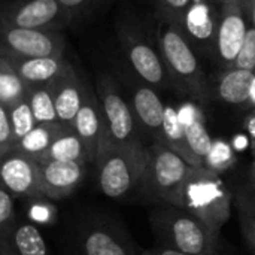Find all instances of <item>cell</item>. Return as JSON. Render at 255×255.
I'll return each mask as SVG.
<instances>
[{"label": "cell", "instance_id": "obj_1", "mask_svg": "<svg viewBox=\"0 0 255 255\" xmlns=\"http://www.w3.org/2000/svg\"><path fill=\"white\" fill-rule=\"evenodd\" d=\"M149 223L160 248L187 255H217L218 236L181 206L155 203Z\"/></svg>", "mask_w": 255, "mask_h": 255}, {"label": "cell", "instance_id": "obj_2", "mask_svg": "<svg viewBox=\"0 0 255 255\" xmlns=\"http://www.w3.org/2000/svg\"><path fill=\"white\" fill-rule=\"evenodd\" d=\"M191 167L161 140L146 145L137 196L152 205L172 203L179 206L181 190Z\"/></svg>", "mask_w": 255, "mask_h": 255}, {"label": "cell", "instance_id": "obj_3", "mask_svg": "<svg viewBox=\"0 0 255 255\" xmlns=\"http://www.w3.org/2000/svg\"><path fill=\"white\" fill-rule=\"evenodd\" d=\"M233 194L223 178L205 167H191L181 190L179 206L197 217L215 236L232 217Z\"/></svg>", "mask_w": 255, "mask_h": 255}, {"label": "cell", "instance_id": "obj_4", "mask_svg": "<svg viewBox=\"0 0 255 255\" xmlns=\"http://www.w3.org/2000/svg\"><path fill=\"white\" fill-rule=\"evenodd\" d=\"M97 179L102 193L115 200L137 194L143 166V152L120 148L108 140L96 160Z\"/></svg>", "mask_w": 255, "mask_h": 255}, {"label": "cell", "instance_id": "obj_5", "mask_svg": "<svg viewBox=\"0 0 255 255\" xmlns=\"http://www.w3.org/2000/svg\"><path fill=\"white\" fill-rule=\"evenodd\" d=\"M96 93L100 100L111 142L120 148L143 152L146 145L143 143L131 106L121 96L117 84L109 75L99 76Z\"/></svg>", "mask_w": 255, "mask_h": 255}, {"label": "cell", "instance_id": "obj_6", "mask_svg": "<svg viewBox=\"0 0 255 255\" xmlns=\"http://www.w3.org/2000/svg\"><path fill=\"white\" fill-rule=\"evenodd\" d=\"M161 52L172 78L182 90L200 103L208 102L209 90L199 60L187 39L176 28L169 27L161 33Z\"/></svg>", "mask_w": 255, "mask_h": 255}, {"label": "cell", "instance_id": "obj_7", "mask_svg": "<svg viewBox=\"0 0 255 255\" xmlns=\"http://www.w3.org/2000/svg\"><path fill=\"white\" fill-rule=\"evenodd\" d=\"M70 24L57 0H0V25L64 30Z\"/></svg>", "mask_w": 255, "mask_h": 255}, {"label": "cell", "instance_id": "obj_8", "mask_svg": "<svg viewBox=\"0 0 255 255\" xmlns=\"http://www.w3.org/2000/svg\"><path fill=\"white\" fill-rule=\"evenodd\" d=\"M66 49L63 30L0 25V51L19 58L61 55Z\"/></svg>", "mask_w": 255, "mask_h": 255}, {"label": "cell", "instance_id": "obj_9", "mask_svg": "<svg viewBox=\"0 0 255 255\" xmlns=\"http://www.w3.org/2000/svg\"><path fill=\"white\" fill-rule=\"evenodd\" d=\"M0 185L12 197L45 199L39 163L13 149L0 157Z\"/></svg>", "mask_w": 255, "mask_h": 255}, {"label": "cell", "instance_id": "obj_10", "mask_svg": "<svg viewBox=\"0 0 255 255\" xmlns=\"http://www.w3.org/2000/svg\"><path fill=\"white\" fill-rule=\"evenodd\" d=\"M72 127L82 139L87 148L90 164H96L102 146L111 139L108 134V127L100 106V100L97 97V93L88 82H85L84 100Z\"/></svg>", "mask_w": 255, "mask_h": 255}, {"label": "cell", "instance_id": "obj_11", "mask_svg": "<svg viewBox=\"0 0 255 255\" xmlns=\"http://www.w3.org/2000/svg\"><path fill=\"white\" fill-rule=\"evenodd\" d=\"M120 40L133 72L149 85L164 87L167 79L166 67L157 52L148 43L137 39L127 27L120 28Z\"/></svg>", "mask_w": 255, "mask_h": 255}, {"label": "cell", "instance_id": "obj_12", "mask_svg": "<svg viewBox=\"0 0 255 255\" xmlns=\"http://www.w3.org/2000/svg\"><path fill=\"white\" fill-rule=\"evenodd\" d=\"M87 166L79 161L39 163L40 187L45 199L61 200L69 197L84 182Z\"/></svg>", "mask_w": 255, "mask_h": 255}, {"label": "cell", "instance_id": "obj_13", "mask_svg": "<svg viewBox=\"0 0 255 255\" xmlns=\"http://www.w3.org/2000/svg\"><path fill=\"white\" fill-rule=\"evenodd\" d=\"M247 30V21L242 13V0H221L217 48L224 61L235 63L244 45Z\"/></svg>", "mask_w": 255, "mask_h": 255}, {"label": "cell", "instance_id": "obj_14", "mask_svg": "<svg viewBox=\"0 0 255 255\" xmlns=\"http://www.w3.org/2000/svg\"><path fill=\"white\" fill-rule=\"evenodd\" d=\"M49 88L60 124L72 127L84 100L85 81L79 76L75 66L69 63L64 72L49 84Z\"/></svg>", "mask_w": 255, "mask_h": 255}, {"label": "cell", "instance_id": "obj_15", "mask_svg": "<svg viewBox=\"0 0 255 255\" xmlns=\"http://www.w3.org/2000/svg\"><path fill=\"white\" fill-rule=\"evenodd\" d=\"M130 106L134 114L140 134L149 137V143L161 140V127L166 106L163 105L158 94L151 87L140 85L133 90Z\"/></svg>", "mask_w": 255, "mask_h": 255}, {"label": "cell", "instance_id": "obj_16", "mask_svg": "<svg viewBox=\"0 0 255 255\" xmlns=\"http://www.w3.org/2000/svg\"><path fill=\"white\" fill-rule=\"evenodd\" d=\"M7 57L10 58V63L15 67L18 76L27 87L49 85L64 72V69L70 63V60L64 54L34 58H19L10 55Z\"/></svg>", "mask_w": 255, "mask_h": 255}, {"label": "cell", "instance_id": "obj_17", "mask_svg": "<svg viewBox=\"0 0 255 255\" xmlns=\"http://www.w3.org/2000/svg\"><path fill=\"white\" fill-rule=\"evenodd\" d=\"M179 120L184 126L185 130V137L188 142V146L196 157L197 163L200 167H203V160L209 154L214 139L211 137L206 126L203 115L200 114L199 108L194 105H182V108L178 111Z\"/></svg>", "mask_w": 255, "mask_h": 255}, {"label": "cell", "instance_id": "obj_18", "mask_svg": "<svg viewBox=\"0 0 255 255\" xmlns=\"http://www.w3.org/2000/svg\"><path fill=\"white\" fill-rule=\"evenodd\" d=\"M81 251L84 255H134L124 236L105 227L87 230L81 238Z\"/></svg>", "mask_w": 255, "mask_h": 255}, {"label": "cell", "instance_id": "obj_19", "mask_svg": "<svg viewBox=\"0 0 255 255\" xmlns=\"http://www.w3.org/2000/svg\"><path fill=\"white\" fill-rule=\"evenodd\" d=\"M46 161H79L90 164L87 148L73 127L64 126L39 163Z\"/></svg>", "mask_w": 255, "mask_h": 255}, {"label": "cell", "instance_id": "obj_20", "mask_svg": "<svg viewBox=\"0 0 255 255\" xmlns=\"http://www.w3.org/2000/svg\"><path fill=\"white\" fill-rule=\"evenodd\" d=\"M255 72L232 69L223 75L217 85V97L229 105L251 103V87Z\"/></svg>", "mask_w": 255, "mask_h": 255}, {"label": "cell", "instance_id": "obj_21", "mask_svg": "<svg viewBox=\"0 0 255 255\" xmlns=\"http://www.w3.org/2000/svg\"><path fill=\"white\" fill-rule=\"evenodd\" d=\"M161 142L167 148H170L173 152L181 155L190 166L200 167L188 146V142L185 137V130H184V126L178 115V109H175L173 106H166V109H164V120H163V127H161Z\"/></svg>", "mask_w": 255, "mask_h": 255}, {"label": "cell", "instance_id": "obj_22", "mask_svg": "<svg viewBox=\"0 0 255 255\" xmlns=\"http://www.w3.org/2000/svg\"><path fill=\"white\" fill-rule=\"evenodd\" d=\"M63 127L64 126L60 123L58 124H37L31 131H28L22 139H19L12 146V149L39 163Z\"/></svg>", "mask_w": 255, "mask_h": 255}, {"label": "cell", "instance_id": "obj_23", "mask_svg": "<svg viewBox=\"0 0 255 255\" xmlns=\"http://www.w3.org/2000/svg\"><path fill=\"white\" fill-rule=\"evenodd\" d=\"M7 255H51L46 241L36 226L18 223L10 238Z\"/></svg>", "mask_w": 255, "mask_h": 255}, {"label": "cell", "instance_id": "obj_24", "mask_svg": "<svg viewBox=\"0 0 255 255\" xmlns=\"http://www.w3.org/2000/svg\"><path fill=\"white\" fill-rule=\"evenodd\" d=\"M185 28L200 43L211 42L215 36V19L212 9L205 1H194L185 12Z\"/></svg>", "mask_w": 255, "mask_h": 255}, {"label": "cell", "instance_id": "obj_25", "mask_svg": "<svg viewBox=\"0 0 255 255\" xmlns=\"http://www.w3.org/2000/svg\"><path fill=\"white\" fill-rule=\"evenodd\" d=\"M27 85L18 76L10 58L0 51V103L12 106L22 97H25Z\"/></svg>", "mask_w": 255, "mask_h": 255}, {"label": "cell", "instance_id": "obj_26", "mask_svg": "<svg viewBox=\"0 0 255 255\" xmlns=\"http://www.w3.org/2000/svg\"><path fill=\"white\" fill-rule=\"evenodd\" d=\"M25 99L37 124H58V117L49 85L27 87Z\"/></svg>", "mask_w": 255, "mask_h": 255}, {"label": "cell", "instance_id": "obj_27", "mask_svg": "<svg viewBox=\"0 0 255 255\" xmlns=\"http://www.w3.org/2000/svg\"><path fill=\"white\" fill-rule=\"evenodd\" d=\"M233 200L238 209L242 233L255 253V188L251 185L238 188L233 194Z\"/></svg>", "mask_w": 255, "mask_h": 255}, {"label": "cell", "instance_id": "obj_28", "mask_svg": "<svg viewBox=\"0 0 255 255\" xmlns=\"http://www.w3.org/2000/svg\"><path fill=\"white\" fill-rule=\"evenodd\" d=\"M236 164V154L233 145L226 140H214L209 154L203 160V167L215 175H224Z\"/></svg>", "mask_w": 255, "mask_h": 255}, {"label": "cell", "instance_id": "obj_29", "mask_svg": "<svg viewBox=\"0 0 255 255\" xmlns=\"http://www.w3.org/2000/svg\"><path fill=\"white\" fill-rule=\"evenodd\" d=\"M16 224L13 197L0 185V255H7V247Z\"/></svg>", "mask_w": 255, "mask_h": 255}, {"label": "cell", "instance_id": "obj_30", "mask_svg": "<svg viewBox=\"0 0 255 255\" xmlns=\"http://www.w3.org/2000/svg\"><path fill=\"white\" fill-rule=\"evenodd\" d=\"M7 109H9V118H10V126H12L13 145H15L28 131H31L37 126V123L33 117V112L25 97H22L21 100H18Z\"/></svg>", "mask_w": 255, "mask_h": 255}, {"label": "cell", "instance_id": "obj_31", "mask_svg": "<svg viewBox=\"0 0 255 255\" xmlns=\"http://www.w3.org/2000/svg\"><path fill=\"white\" fill-rule=\"evenodd\" d=\"M103 0H57V3L66 10L72 22H78L91 15Z\"/></svg>", "mask_w": 255, "mask_h": 255}, {"label": "cell", "instance_id": "obj_32", "mask_svg": "<svg viewBox=\"0 0 255 255\" xmlns=\"http://www.w3.org/2000/svg\"><path fill=\"white\" fill-rule=\"evenodd\" d=\"M235 69L242 70H255V27L247 30L244 45L235 60Z\"/></svg>", "mask_w": 255, "mask_h": 255}, {"label": "cell", "instance_id": "obj_33", "mask_svg": "<svg viewBox=\"0 0 255 255\" xmlns=\"http://www.w3.org/2000/svg\"><path fill=\"white\" fill-rule=\"evenodd\" d=\"M13 146V134L7 106L0 103V157L9 152Z\"/></svg>", "mask_w": 255, "mask_h": 255}, {"label": "cell", "instance_id": "obj_34", "mask_svg": "<svg viewBox=\"0 0 255 255\" xmlns=\"http://www.w3.org/2000/svg\"><path fill=\"white\" fill-rule=\"evenodd\" d=\"M139 255H187V254H181V253H176V251H172V250H166V248L155 247L154 250L143 251V253H140Z\"/></svg>", "mask_w": 255, "mask_h": 255}, {"label": "cell", "instance_id": "obj_35", "mask_svg": "<svg viewBox=\"0 0 255 255\" xmlns=\"http://www.w3.org/2000/svg\"><path fill=\"white\" fill-rule=\"evenodd\" d=\"M166 4L172 9V10H182L187 9L188 4L191 3V0H164Z\"/></svg>", "mask_w": 255, "mask_h": 255}, {"label": "cell", "instance_id": "obj_36", "mask_svg": "<svg viewBox=\"0 0 255 255\" xmlns=\"http://www.w3.org/2000/svg\"><path fill=\"white\" fill-rule=\"evenodd\" d=\"M247 127H248V134H250L251 148H253V152H254V155H255V115H253V117L248 120Z\"/></svg>", "mask_w": 255, "mask_h": 255}, {"label": "cell", "instance_id": "obj_37", "mask_svg": "<svg viewBox=\"0 0 255 255\" xmlns=\"http://www.w3.org/2000/svg\"><path fill=\"white\" fill-rule=\"evenodd\" d=\"M251 103L254 105L255 108V78L253 81V87H251Z\"/></svg>", "mask_w": 255, "mask_h": 255}, {"label": "cell", "instance_id": "obj_38", "mask_svg": "<svg viewBox=\"0 0 255 255\" xmlns=\"http://www.w3.org/2000/svg\"><path fill=\"white\" fill-rule=\"evenodd\" d=\"M251 187L255 188V164H254V179H253V184H251Z\"/></svg>", "mask_w": 255, "mask_h": 255}, {"label": "cell", "instance_id": "obj_39", "mask_svg": "<svg viewBox=\"0 0 255 255\" xmlns=\"http://www.w3.org/2000/svg\"><path fill=\"white\" fill-rule=\"evenodd\" d=\"M254 21H255V10H254Z\"/></svg>", "mask_w": 255, "mask_h": 255}]
</instances>
